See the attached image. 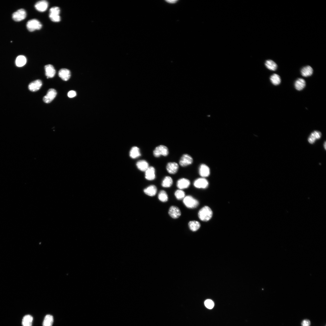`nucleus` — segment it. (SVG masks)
I'll return each instance as SVG.
<instances>
[{"instance_id": "nucleus-23", "label": "nucleus", "mask_w": 326, "mask_h": 326, "mask_svg": "<svg viewBox=\"0 0 326 326\" xmlns=\"http://www.w3.org/2000/svg\"><path fill=\"white\" fill-rule=\"evenodd\" d=\"M136 165L139 169L143 172H145L149 167L148 162L145 160L138 161Z\"/></svg>"}, {"instance_id": "nucleus-28", "label": "nucleus", "mask_w": 326, "mask_h": 326, "mask_svg": "<svg viewBox=\"0 0 326 326\" xmlns=\"http://www.w3.org/2000/svg\"><path fill=\"white\" fill-rule=\"evenodd\" d=\"M33 320L32 317L29 315L25 316L23 319V326H32Z\"/></svg>"}, {"instance_id": "nucleus-15", "label": "nucleus", "mask_w": 326, "mask_h": 326, "mask_svg": "<svg viewBox=\"0 0 326 326\" xmlns=\"http://www.w3.org/2000/svg\"><path fill=\"white\" fill-rule=\"evenodd\" d=\"M190 184V181L187 178H184L179 179L177 182V187L181 190L187 188Z\"/></svg>"}, {"instance_id": "nucleus-9", "label": "nucleus", "mask_w": 326, "mask_h": 326, "mask_svg": "<svg viewBox=\"0 0 326 326\" xmlns=\"http://www.w3.org/2000/svg\"><path fill=\"white\" fill-rule=\"evenodd\" d=\"M194 186L199 188H206L209 185L208 181L204 178H200L196 180L193 183Z\"/></svg>"}, {"instance_id": "nucleus-27", "label": "nucleus", "mask_w": 326, "mask_h": 326, "mask_svg": "<svg viewBox=\"0 0 326 326\" xmlns=\"http://www.w3.org/2000/svg\"><path fill=\"white\" fill-rule=\"evenodd\" d=\"M265 65L266 67L271 71H275L277 69L278 66L276 63L271 60H267Z\"/></svg>"}, {"instance_id": "nucleus-3", "label": "nucleus", "mask_w": 326, "mask_h": 326, "mask_svg": "<svg viewBox=\"0 0 326 326\" xmlns=\"http://www.w3.org/2000/svg\"><path fill=\"white\" fill-rule=\"evenodd\" d=\"M60 9L58 7L52 8L50 10L49 17L50 20L54 22H58L61 20L59 16Z\"/></svg>"}, {"instance_id": "nucleus-31", "label": "nucleus", "mask_w": 326, "mask_h": 326, "mask_svg": "<svg viewBox=\"0 0 326 326\" xmlns=\"http://www.w3.org/2000/svg\"><path fill=\"white\" fill-rule=\"evenodd\" d=\"M270 79L272 83L275 86L279 85L281 82L280 77L276 74H274L271 76Z\"/></svg>"}, {"instance_id": "nucleus-6", "label": "nucleus", "mask_w": 326, "mask_h": 326, "mask_svg": "<svg viewBox=\"0 0 326 326\" xmlns=\"http://www.w3.org/2000/svg\"><path fill=\"white\" fill-rule=\"evenodd\" d=\"M26 17V11L24 9H21L13 14L12 18L15 21L20 22L24 20Z\"/></svg>"}, {"instance_id": "nucleus-5", "label": "nucleus", "mask_w": 326, "mask_h": 326, "mask_svg": "<svg viewBox=\"0 0 326 326\" xmlns=\"http://www.w3.org/2000/svg\"><path fill=\"white\" fill-rule=\"evenodd\" d=\"M169 154L168 148L163 145H160L157 147L153 152V154L156 157H159L161 156L166 157Z\"/></svg>"}, {"instance_id": "nucleus-29", "label": "nucleus", "mask_w": 326, "mask_h": 326, "mask_svg": "<svg viewBox=\"0 0 326 326\" xmlns=\"http://www.w3.org/2000/svg\"><path fill=\"white\" fill-rule=\"evenodd\" d=\"M53 321V316L47 315L45 317L43 323V326H52Z\"/></svg>"}, {"instance_id": "nucleus-37", "label": "nucleus", "mask_w": 326, "mask_h": 326, "mask_svg": "<svg viewBox=\"0 0 326 326\" xmlns=\"http://www.w3.org/2000/svg\"><path fill=\"white\" fill-rule=\"evenodd\" d=\"M165 1L168 3L170 4H175L177 3L178 1H175V0H174V1L172 0V1Z\"/></svg>"}, {"instance_id": "nucleus-4", "label": "nucleus", "mask_w": 326, "mask_h": 326, "mask_svg": "<svg viewBox=\"0 0 326 326\" xmlns=\"http://www.w3.org/2000/svg\"><path fill=\"white\" fill-rule=\"evenodd\" d=\"M26 26L28 30L32 32L40 29L42 27V25L38 20L34 19L29 20L27 23Z\"/></svg>"}, {"instance_id": "nucleus-7", "label": "nucleus", "mask_w": 326, "mask_h": 326, "mask_svg": "<svg viewBox=\"0 0 326 326\" xmlns=\"http://www.w3.org/2000/svg\"><path fill=\"white\" fill-rule=\"evenodd\" d=\"M193 162V159L189 154H183L181 157L179 162L180 165L182 167H185L191 164Z\"/></svg>"}, {"instance_id": "nucleus-38", "label": "nucleus", "mask_w": 326, "mask_h": 326, "mask_svg": "<svg viewBox=\"0 0 326 326\" xmlns=\"http://www.w3.org/2000/svg\"><path fill=\"white\" fill-rule=\"evenodd\" d=\"M324 148L326 150V142H324Z\"/></svg>"}, {"instance_id": "nucleus-16", "label": "nucleus", "mask_w": 326, "mask_h": 326, "mask_svg": "<svg viewBox=\"0 0 326 326\" xmlns=\"http://www.w3.org/2000/svg\"><path fill=\"white\" fill-rule=\"evenodd\" d=\"M45 72V75L47 78H53L56 74L55 70L53 66L51 64L46 65L44 67Z\"/></svg>"}, {"instance_id": "nucleus-13", "label": "nucleus", "mask_w": 326, "mask_h": 326, "mask_svg": "<svg viewBox=\"0 0 326 326\" xmlns=\"http://www.w3.org/2000/svg\"><path fill=\"white\" fill-rule=\"evenodd\" d=\"M42 84V81L40 80H36L32 82L29 85V90L33 92L37 91L41 88Z\"/></svg>"}, {"instance_id": "nucleus-30", "label": "nucleus", "mask_w": 326, "mask_h": 326, "mask_svg": "<svg viewBox=\"0 0 326 326\" xmlns=\"http://www.w3.org/2000/svg\"><path fill=\"white\" fill-rule=\"evenodd\" d=\"M173 180L172 178L169 176H166L163 181L162 185L164 187H169L172 186L173 184Z\"/></svg>"}, {"instance_id": "nucleus-21", "label": "nucleus", "mask_w": 326, "mask_h": 326, "mask_svg": "<svg viewBox=\"0 0 326 326\" xmlns=\"http://www.w3.org/2000/svg\"><path fill=\"white\" fill-rule=\"evenodd\" d=\"M301 72L302 76L307 77L312 75L313 73V70L311 67L307 66L303 68L302 69Z\"/></svg>"}, {"instance_id": "nucleus-14", "label": "nucleus", "mask_w": 326, "mask_h": 326, "mask_svg": "<svg viewBox=\"0 0 326 326\" xmlns=\"http://www.w3.org/2000/svg\"><path fill=\"white\" fill-rule=\"evenodd\" d=\"M166 170L170 174H174L176 173L179 169L178 164L175 162H170L166 166Z\"/></svg>"}, {"instance_id": "nucleus-26", "label": "nucleus", "mask_w": 326, "mask_h": 326, "mask_svg": "<svg viewBox=\"0 0 326 326\" xmlns=\"http://www.w3.org/2000/svg\"><path fill=\"white\" fill-rule=\"evenodd\" d=\"M129 155L133 159H136L141 156L139 149L136 147H133L130 150Z\"/></svg>"}, {"instance_id": "nucleus-12", "label": "nucleus", "mask_w": 326, "mask_h": 326, "mask_svg": "<svg viewBox=\"0 0 326 326\" xmlns=\"http://www.w3.org/2000/svg\"><path fill=\"white\" fill-rule=\"evenodd\" d=\"M48 6V3L46 1H39L37 2L35 5L36 9L40 12H44L46 11Z\"/></svg>"}, {"instance_id": "nucleus-19", "label": "nucleus", "mask_w": 326, "mask_h": 326, "mask_svg": "<svg viewBox=\"0 0 326 326\" xmlns=\"http://www.w3.org/2000/svg\"><path fill=\"white\" fill-rule=\"evenodd\" d=\"M199 173L200 176L203 177H208L210 174V169L206 165L203 164L200 167Z\"/></svg>"}, {"instance_id": "nucleus-22", "label": "nucleus", "mask_w": 326, "mask_h": 326, "mask_svg": "<svg viewBox=\"0 0 326 326\" xmlns=\"http://www.w3.org/2000/svg\"><path fill=\"white\" fill-rule=\"evenodd\" d=\"M306 85L305 81L302 78L298 79L296 81L294 85L296 89L298 91L303 90L305 87Z\"/></svg>"}, {"instance_id": "nucleus-17", "label": "nucleus", "mask_w": 326, "mask_h": 326, "mask_svg": "<svg viewBox=\"0 0 326 326\" xmlns=\"http://www.w3.org/2000/svg\"><path fill=\"white\" fill-rule=\"evenodd\" d=\"M145 172V177L148 180L151 181L154 180L155 178V169L154 167L153 166L149 167Z\"/></svg>"}, {"instance_id": "nucleus-10", "label": "nucleus", "mask_w": 326, "mask_h": 326, "mask_svg": "<svg viewBox=\"0 0 326 326\" xmlns=\"http://www.w3.org/2000/svg\"><path fill=\"white\" fill-rule=\"evenodd\" d=\"M169 214L172 218L176 219L181 216V213L178 208L176 206H172L169 209Z\"/></svg>"}, {"instance_id": "nucleus-33", "label": "nucleus", "mask_w": 326, "mask_h": 326, "mask_svg": "<svg viewBox=\"0 0 326 326\" xmlns=\"http://www.w3.org/2000/svg\"><path fill=\"white\" fill-rule=\"evenodd\" d=\"M175 195L176 198L179 200H183L185 197V192L181 189L176 190L175 192Z\"/></svg>"}, {"instance_id": "nucleus-20", "label": "nucleus", "mask_w": 326, "mask_h": 326, "mask_svg": "<svg viewBox=\"0 0 326 326\" xmlns=\"http://www.w3.org/2000/svg\"><path fill=\"white\" fill-rule=\"evenodd\" d=\"M157 191V188L156 186L151 185L144 190L145 193L150 197H154Z\"/></svg>"}, {"instance_id": "nucleus-18", "label": "nucleus", "mask_w": 326, "mask_h": 326, "mask_svg": "<svg viewBox=\"0 0 326 326\" xmlns=\"http://www.w3.org/2000/svg\"><path fill=\"white\" fill-rule=\"evenodd\" d=\"M321 136V133L318 131H315L312 132L309 136L308 139L309 142L312 144L316 140L320 139Z\"/></svg>"}, {"instance_id": "nucleus-11", "label": "nucleus", "mask_w": 326, "mask_h": 326, "mask_svg": "<svg viewBox=\"0 0 326 326\" xmlns=\"http://www.w3.org/2000/svg\"><path fill=\"white\" fill-rule=\"evenodd\" d=\"M59 76L63 81H67L71 78V73L70 71L67 69H61L59 72Z\"/></svg>"}, {"instance_id": "nucleus-34", "label": "nucleus", "mask_w": 326, "mask_h": 326, "mask_svg": "<svg viewBox=\"0 0 326 326\" xmlns=\"http://www.w3.org/2000/svg\"><path fill=\"white\" fill-rule=\"evenodd\" d=\"M205 304L207 308L210 309H212L214 306L213 301L209 299L205 301Z\"/></svg>"}, {"instance_id": "nucleus-35", "label": "nucleus", "mask_w": 326, "mask_h": 326, "mask_svg": "<svg viewBox=\"0 0 326 326\" xmlns=\"http://www.w3.org/2000/svg\"><path fill=\"white\" fill-rule=\"evenodd\" d=\"M301 324L302 326H310L311 322L309 320L305 319L302 321Z\"/></svg>"}, {"instance_id": "nucleus-8", "label": "nucleus", "mask_w": 326, "mask_h": 326, "mask_svg": "<svg viewBox=\"0 0 326 326\" xmlns=\"http://www.w3.org/2000/svg\"><path fill=\"white\" fill-rule=\"evenodd\" d=\"M56 95L57 92L55 90L50 89L48 90L47 95L44 97L43 100L45 103H49L54 99Z\"/></svg>"}, {"instance_id": "nucleus-2", "label": "nucleus", "mask_w": 326, "mask_h": 326, "mask_svg": "<svg viewBox=\"0 0 326 326\" xmlns=\"http://www.w3.org/2000/svg\"><path fill=\"white\" fill-rule=\"evenodd\" d=\"M185 206L188 208L193 209L197 208L199 205V201L191 196H187L183 200Z\"/></svg>"}, {"instance_id": "nucleus-1", "label": "nucleus", "mask_w": 326, "mask_h": 326, "mask_svg": "<svg viewBox=\"0 0 326 326\" xmlns=\"http://www.w3.org/2000/svg\"><path fill=\"white\" fill-rule=\"evenodd\" d=\"M213 212L209 207L206 206L202 208L199 212L198 216L200 219L202 221L206 222L212 218Z\"/></svg>"}, {"instance_id": "nucleus-32", "label": "nucleus", "mask_w": 326, "mask_h": 326, "mask_svg": "<svg viewBox=\"0 0 326 326\" xmlns=\"http://www.w3.org/2000/svg\"><path fill=\"white\" fill-rule=\"evenodd\" d=\"M159 200L163 203L167 202L168 200V195L166 192L164 190H161L158 195Z\"/></svg>"}, {"instance_id": "nucleus-25", "label": "nucleus", "mask_w": 326, "mask_h": 326, "mask_svg": "<svg viewBox=\"0 0 326 326\" xmlns=\"http://www.w3.org/2000/svg\"><path fill=\"white\" fill-rule=\"evenodd\" d=\"M27 62V59L26 57L23 55L18 56L17 58L16 63L18 67H22L25 65Z\"/></svg>"}, {"instance_id": "nucleus-36", "label": "nucleus", "mask_w": 326, "mask_h": 326, "mask_svg": "<svg viewBox=\"0 0 326 326\" xmlns=\"http://www.w3.org/2000/svg\"><path fill=\"white\" fill-rule=\"evenodd\" d=\"M77 95L76 93L74 91H71L68 93V96L69 97L72 98L75 97Z\"/></svg>"}, {"instance_id": "nucleus-24", "label": "nucleus", "mask_w": 326, "mask_h": 326, "mask_svg": "<svg viewBox=\"0 0 326 326\" xmlns=\"http://www.w3.org/2000/svg\"><path fill=\"white\" fill-rule=\"evenodd\" d=\"M188 226L190 229L193 232L197 231L201 227L200 223L197 221H191L188 223Z\"/></svg>"}]
</instances>
